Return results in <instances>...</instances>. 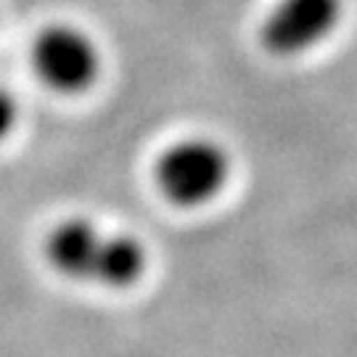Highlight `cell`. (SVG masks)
Here are the masks:
<instances>
[{"label":"cell","instance_id":"1","mask_svg":"<svg viewBox=\"0 0 357 357\" xmlns=\"http://www.w3.org/2000/svg\"><path fill=\"white\" fill-rule=\"evenodd\" d=\"M45 259L69 281L128 289L149 265L143 243L125 233H106L82 217L59 222L45 238Z\"/></svg>","mask_w":357,"mask_h":357},{"label":"cell","instance_id":"2","mask_svg":"<svg viewBox=\"0 0 357 357\" xmlns=\"http://www.w3.org/2000/svg\"><path fill=\"white\" fill-rule=\"evenodd\" d=\"M230 178V159L209 138H183L156 159V185L175 206H202L220 196Z\"/></svg>","mask_w":357,"mask_h":357},{"label":"cell","instance_id":"3","mask_svg":"<svg viewBox=\"0 0 357 357\" xmlns=\"http://www.w3.org/2000/svg\"><path fill=\"white\" fill-rule=\"evenodd\" d=\"M32 64L38 77L56 93L77 96L98 79L101 53L96 40L75 24H51L32 45Z\"/></svg>","mask_w":357,"mask_h":357},{"label":"cell","instance_id":"4","mask_svg":"<svg viewBox=\"0 0 357 357\" xmlns=\"http://www.w3.org/2000/svg\"><path fill=\"white\" fill-rule=\"evenodd\" d=\"M342 11V0H278L259 32L262 45L281 59L312 51L331 38Z\"/></svg>","mask_w":357,"mask_h":357},{"label":"cell","instance_id":"5","mask_svg":"<svg viewBox=\"0 0 357 357\" xmlns=\"http://www.w3.org/2000/svg\"><path fill=\"white\" fill-rule=\"evenodd\" d=\"M19 122V101L8 88H0V143L13 132Z\"/></svg>","mask_w":357,"mask_h":357}]
</instances>
